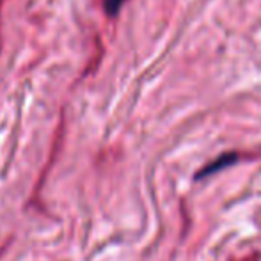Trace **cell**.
Here are the masks:
<instances>
[{
	"mask_svg": "<svg viewBox=\"0 0 261 261\" xmlns=\"http://www.w3.org/2000/svg\"><path fill=\"white\" fill-rule=\"evenodd\" d=\"M237 158H238L237 155H222L219 160L212 162V164H210L204 171H201L197 176L201 178V176H208V174H212V172H215V171H220V169L226 167V165H231L233 162H237Z\"/></svg>",
	"mask_w": 261,
	"mask_h": 261,
	"instance_id": "obj_1",
	"label": "cell"
},
{
	"mask_svg": "<svg viewBox=\"0 0 261 261\" xmlns=\"http://www.w3.org/2000/svg\"><path fill=\"white\" fill-rule=\"evenodd\" d=\"M126 0H103V7H105V13L109 16H116L119 13V9L123 7V4Z\"/></svg>",
	"mask_w": 261,
	"mask_h": 261,
	"instance_id": "obj_2",
	"label": "cell"
}]
</instances>
